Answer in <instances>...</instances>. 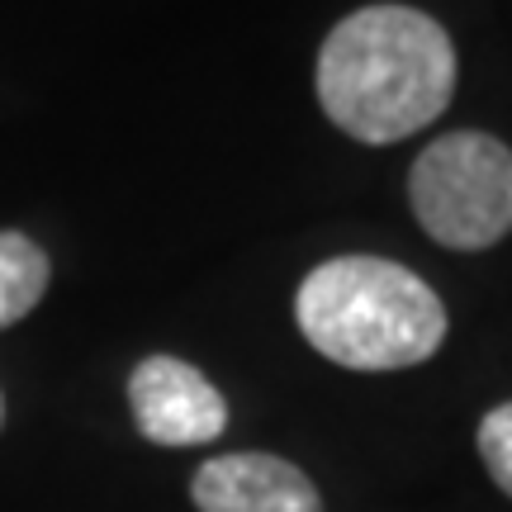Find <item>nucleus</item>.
<instances>
[{
    "mask_svg": "<svg viewBox=\"0 0 512 512\" xmlns=\"http://www.w3.org/2000/svg\"><path fill=\"white\" fill-rule=\"evenodd\" d=\"M456 72V43L427 10L366 5L332 24L313 86L347 138L389 147L446 114Z\"/></svg>",
    "mask_w": 512,
    "mask_h": 512,
    "instance_id": "obj_1",
    "label": "nucleus"
},
{
    "mask_svg": "<svg viewBox=\"0 0 512 512\" xmlns=\"http://www.w3.org/2000/svg\"><path fill=\"white\" fill-rule=\"evenodd\" d=\"M294 323L318 356L347 370H408L446 342L437 290L384 256H332L304 275Z\"/></svg>",
    "mask_w": 512,
    "mask_h": 512,
    "instance_id": "obj_2",
    "label": "nucleus"
},
{
    "mask_svg": "<svg viewBox=\"0 0 512 512\" xmlns=\"http://www.w3.org/2000/svg\"><path fill=\"white\" fill-rule=\"evenodd\" d=\"M408 204L422 233L451 252H484L512 233V147L460 128L418 152Z\"/></svg>",
    "mask_w": 512,
    "mask_h": 512,
    "instance_id": "obj_3",
    "label": "nucleus"
},
{
    "mask_svg": "<svg viewBox=\"0 0 512 512\" xmlns=\"http://www.w3.org/2000/svg\"><path fill=\"white\" fill-rule=\"evenodd\" d=\"M128 408L157 446H204L228 427V403L181 356H147L128 375Z\"/></svg>",
    "mask_w": 512,
    "mask_h": 512,
    "instance_id": "obj_4",
    "label": "nucleus"
},
{
    "mask_svg": "<svg viewBox=\"0 0 512 512\" xmlns=\"http://www.w3.org/2000/svg\"><path fill=\"white\" fill-rule=\"evenodd\" d=\"M190 498L200 512H323L313 479L285 456L266 451L204 460Z\"/></svg>",
    "mask_w": 512,
    "mask_h": 512,
    "instance_id": "obj_5",
    "label": "nucleus"
},
{
    "mask_svg": "<svg viewBox=\"0 0 512 512\" xmlns=\"http://www.w3.org/2000/svg\"><path fill=\"white\" fill-rule=\"evenodd\" d=\"M48 280H53L48 252H43L29 233L5 228V233H0V328L29 318V313L43 304Z\"/></svg>",
    "mask_w": 512,
    "mask_h": 512,
    "instance_id": "obj_6",
    "label": "nucleus"
},
{
    "mask_svg": "<svg viewBox=\"0 0 512 512\" xmlns=\"http://www.w3.org/2000/svg\"><path fill=\"white\" fill-rule=\"evenodd\" d=\"M479 460L498 489L512 498V403H498L479 422Z\"/></svg>",
    "mask_w": 512,
    "mask_h": 512,
    "instance_id": "obj_7",
    "label": "nucleus"
},
{
    "mask_svg": "<svg viewBox=\"0 0 512 512\" xmlns=\"http://www.w3.org/2000/svg\"><path fill=\"white\" fill-rule=\"evenodd\" d=\"M0 427H5V399H0Z\"/></svg>",
    "mask_w": 512,
    "mask_h": 512,
    "instance_id": "obj_8",
    "label": "nucleus"
}]
</instances>
